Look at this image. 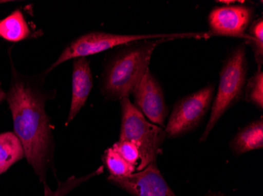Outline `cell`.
Returning <instances> with one entry per match:
<instances>
[{
	"label": "cell",
	"instance_id": "1",
	"mask_svg": "<svg viewBox=\"0 0 263 196\" xmlns=\"http://www.w3.org/2000/svg\"><path fill=\"white\" fill-rule=\"evenodd\" d=\"M47 98L49 97L37 82L19 74L12 66L7 100L14 122V134L22 143L28 163L44 183L53 156L52 133L45 110Z\"/></svg>",
	"mask_w": 263,
	"mask_h": 196
},
{
	"label": "cell",
	"instance_id": "2",
	"mask_svg": "<svg viewBox=\"0 0 263 196\" xmlns=\"http://www.w3.org/2000/svg\"><path fill=\"white\" fill-rule=\"evenodd\" d=\"M170 38L137 41L121 46L106 60L101 79V92L107 99L121 100L134 92L149 69L155 49Z\"/></svg>",
	"mask_w": 263,
	"mask_h": 196
},
{
	"label": "cell",
	"instance_id": "3",
	"mask_svg": "<svg viewBox=\"0 0 263 196\" xmlns=\"http://www.w3.org/2000/svg\"><path fill=\"white\" fill-rule=\"evenodd\" d=\"M122 123L119 141H128L137 146L140 154V171L156 161L161 145L165 139V130L145 119L128 97L120 100Z\"/></svg>",
	"mask_w": 263,
	"mask_h": 196
},
{
	"label": "cell",
	"instance_id": "4",
	"mask_svg": "<svg viewBox=\"0 0 263 196\" xmlns=\"http://www.w3.org/2000/svg\"><path fill=\"white\" fill-rule=\"evenodd\" d=\"M247 72L248 60L245 47L238 46L223 64L218 92L211 107L209 121L200 138L201 142L206 141L210 132L223 114L241 98L246 83Z\"/></svg>",
	"mask_w": 263,
	"mask_h": 196
},
{
	"label": "cell",
	"instance_id": "5",
	"mask_svg": "<svg viewBox=\"0 0 263 196\" xmlns=\"http://www.w3.org/2000/svg\"><path fill=\"white\" fill-rule=\"evenodd\" d=\"M208 33H177L155 34V35H118V34L105 33L101 32H89L81 35L72 41L56 60L55 62L50 66L46 73L52 71L57 66H60L66 60L78 57H87L92 54H99L103 51L115 47H120L130 42L147 39H177V38H208Z\"/></svg>",
	"mask_w": 263,
	"mask_h": 196
},
{
	"label": "cell",
	"instance_id": "6",
	"mask_svg": "<svg viewBox=\"0 0 263 196\" xmlns=\"http://www.w3.org/2000/svg\"><path fill=\"white\" fill-rule=\"evenodd\" d=\"M214 92L211 84L179 100L165 126V135L177 138L196 128L209 110Z\"/></svg>",
	"mask_w": 263,
	"mask_h": 196
},
{
	"label": "cell",
	"instance_id": "7",
	"mask_svg": "<svg viewBox=\"0 0 263 196\" xmlns=\"http://www.w3.org/2000/svg\"><path fill=\"white\" fill-rule=\"evenodd\" d=\"M108 181L134 196H177L158 169L156 161L125 176H110Z\"/></svg>",
	"mask_w": 263,
	"mask_h": 196
},
{
	"label": "cell",
	"instance_id": "8",
	"mask_svg": "<svg viewBox=\"0 0 263 196\" xmlns=\"http://www.w3.org/2000/svg\"><path fill=\"white\" fill-rule=\"evenodd\" d=\"M254 10L253 7L246 5L214 7L208 17L211 33L242 37L248 40L250 36L245 34V31L251 25Z\"/></svg>",
	"mask_w": 263,
	"mask_h": 196
},
{
	"label": "cell",
	"instance_id": "9",
	"mask_svg": "<svg viewBox=\"0 0 263 196\" xmlns=\"http://www.w3.org/2000/svg\"><path fill=\"white\" fill-rule=\"evenodd\" d=\"M132 94L134 97V104L139 111L153 123L163 128L168 107L162 86L149 69Z\"/></svg>",
	"mask_w": 263,
	"mask_h": 196
},
{
	"label": "cell",
	"instance_id": "10",
	"mask_svg": "<svg viewBox=\"0 0 263 196\" xmlns=\"http://www.w3.org/2000/svg\"><path fill=\"white\" fill-rule=\"evenodd\" d=\"M92 85V75L88 58L85 57L75 58L72 75V100L66 126L85 105Z\"/></svg>",
	"mask_w": 263,
	"mask_h": 196
},
{
	"label": "cell",
	"instance_id": "11",
	"mask_svg": "<svg viewBox=\"0 0 263 196\" xmlns=\"http://www.w3.org/2000/svg\"><path fill=\"white\" fill-rule=\"evenodd\" d=\"M262 147V119L250 123L238 133L231 141L232 149L236 154H243Z\"/></svg>",
	"mask_w": 263,
	"mask_h": 196
},
{
	"label": "cell",
	"instance_id": "12",
	"mask_svg": "<svg viewBox=\"0 0 263 196\" xmlns=\"http://www.w3.org/2000/svg\"><path fill=\"white\" fill-rule=\"evenodd\" d=\"M32 35L22 11L16 10L4 19H0V37L11 42H18Z\"/></svg>",
	"mask_w": 263,
	"mask_h": 196
},
{
	"label": "cell",
	"instance_id": "13",
	"mask_svg": "<svg viewBox=\"0 0 263 196\" xmlns=\"http://www.w3.org/2000/svg\"><path fill=\"white\" fill-rule=\"evenodd\" d=\"M23 148L14 133L0 134V175L24 157Z\"/></svg>",
	"mask_w": 263,
	"mask_h": 196
},
{
	"label": "cell",
	"instance_id": "14",
	"mask_svg": "<svg viewBox=\"0 0 263 196\" xmlns=\"http://www.w3.org/2000/svg\"><path fill=\"white\" fill-rule=\"evenodd\" d=\"M103 162L111 176H125L135 172V166L128 163L112 148L105 151Z\"/></svg>",
	"mask_w": 263,
	"mask_h": 196
},
{
	"label": "cell",
	"instance_id": "15",
	"mask_svg": "<svg viewBox=\"0 0 263 196\" xmlns=\"http://www.w3.org/2000/svg\"><path fill=\"white\" fill-rule=\"evenodd\" d=\"M249 39L247 42L252 46L258 69H261L263 64V19L259 17L254 20L248 29Z\"/></svg>",
	"mask_w": 263,
	"mask_h": 196
},
{
	"label": "cell",
	"instance_id": "16",
	"mask_svg": "<svg viewBox=\"0 0 263 196\" xmlns=\"http://www.w3.org/2000/svg\"><path fill=\"white\" fill-rule=\"evenodd\" d=\"M245 101L255 104L258 109L263 108V72L258 69L250 78L245 86Z\"/></svg>",
	"mask_w": 263,
	"mask_h": 196
},
{
	"label": "cell",
	"instance_id": "17",
	"mask_svg": "<svg viewBox=\"0 0 263 196\" xmlns=\"http://www.w3.org/2000/svg\"><path fill=\"white\" fill-rule=\"evenodd\" d=\"M102 172H103V169H102V167H100L97 170L91 173V175L82 177V178L70 177V178H68L66 181H64V182L59 183L57 189L54 191L50 190L48 186H47L46 184H44V196H65L68 192H69L71 190L73 189V188H76L78 185H81V183L88 181V179L92 178V177L100 175Z\"/></svg>",
	"mask_w": 263,
	"mask_h": 196
},
{
	"label": "cell",
	"instance_id": "18",
	"mask_svg": "<svg viewBox=\"0 0 263 196\" xmlns=\"http://www.w3.org/2000/svg\"><path fill=\"white\" fill-rule=\"evenodd\" d=\"M111 148L130 164L136 166L138 159H140V154L137 146L131 141H118L114 144Z\"/></svg>",
	"mask_w": 263,
	"mask_h": 196
},
{
	"label": "cell",
	"instance_id": "19",
	"mask_svg": "<svg viewBox=\"0 0 263 196\" xmlns=\"http://www.w3.org/2000/svg\"><path fill=\"white\" fill-rule=\"evenodd\" d=\"M6 97H7V94L4 93V91H3L1 88H0V102H1L2 101H4Z\"/></svg>",
	"mask_w": 263,
	"mask_h": 196
},
{
	"label": "cell",
	"instance_id": "20",
	"mask_svg": "<svg viewBox=\"0 0 263 196\" xmlns=\"http://www.w3.org/2000/svg\"><path fill=\"white\" fill-rule=\"evenodd\" d=\"M8 1H0V4H4V3H7Z\"/></svg>",
	"mask_w": 263,
	"mask_h": 196
},
{
	"label": "cell",
	"instance_id": "21",
	"mask_svg": "<svg viewBox=\"0 0 263 196\" xmlns=\"http://www.w3.org/2000/svg\"><path fill=\"white\" fill-rule=\"evenodd\" d=\"M213 196H216V195H213Z\"/></svg>",
	"mask_w": 263,
	"mask_h": 196
}]
</instances>
